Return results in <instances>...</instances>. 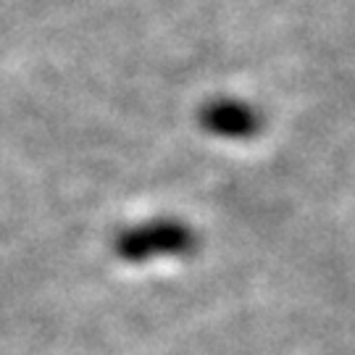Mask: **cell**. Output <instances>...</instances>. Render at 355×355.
Instances as JSON below:
<instances>
[{"mask_svg":"<svg viewBox=\"0 0 355 355\" xmlns=\"http://www.w3.org/2000/svg\"><path fill=\"white\" fill-rule=\"evenodd\" d=\"M195 248V234L182 221H150L119 234L116 253L132 263H142L153 255H182Z\"/></svg>","mask_w":355,"mask_h":355,"instance_id":"6da1fadb","label":"cell"},{"mask_svg":"<svg viewBox=\"0 0 355 355\" xmlns=\"http://www.w3.org/2000/svg\"><path fill=\"white\" fill-rule=\"evenodd\" d=\"M200 124L216 137L248 140L261 129V114L248 103L221 98V101L205 105L203 114H200Z\"/></svg>","mask_w":355,"mask_h":355,"instance_id":"7a4b0ae2","label":"cell"}]
</instances>
